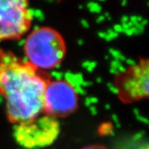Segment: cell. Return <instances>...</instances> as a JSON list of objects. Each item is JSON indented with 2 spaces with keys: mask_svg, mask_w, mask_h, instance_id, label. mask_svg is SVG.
I'll return each instance as SVG.
<instances>
[{
  "mask_svg": "<svg viewBox=\"0 0 149 149\" xmlns=\"http://www.w3.org/2000/svg\"><path fill=\"white\" fill-rule=\"evenodd\" d=\"M49 80L27 60L0 50V95L7 116L14 124L44 113V93Z\"/></svg>",
  "mask_w": 149,
  "mask_h": 149,
  "instance_id": "obj_1",
  "label": "cell"
},
{
  "mask_svg": "<svg viewBox=\"0 0 149 149\" xmlns=\"http://www.w3.org/2000/svg\"><path fill=\"white\" fill-rule=\"evenodd\" d=\"M64 38L56 30L43 27L31 32L24 43L27 61L37 69H53L61 63L65 55Z\"/></svg>",
  "mask_w": 149,
  "mask_h": 149,
  "instance_id": "obj_2",
  "label": "cell"
},
{
  "mask_svg": "<svg viewBox=\"0 0 149 149\" xmlns=\"http://www.w3.org/2000/svg\"><path fill=\"white\" fill-rule=\"evenodd\" d=\"M60 134V123L51 115L43 113L27 122L15 124L13 137L20 146L37 148L50 146Z\"/></svg>",
  "mask_w": 149,
  "mask_h": 149,
  "instance_id": "obj_3",
  "label": "cell"
},
{
  "mask_svg": "<svg viewBox=\"0 0 149 149\" xmlns=\"http://www.w3.org/2000/svg\"><path fill=\"white\" fill-rule=\"evenodd\" d=\"M32 15L23 0H0V42L15 40L28 32Z\"/></svg>",
  "mask_w": 149,
  "mask_h": 149,
  "instance_id": "obj_4",
  "label": "cell"
},
{
  "mask_svg": "<svg viewBox=\"0 0 149 149\" xmlns=\"http://www.w3.org/2000/svg\"><path fill=\"white\" fill-rule=\"evenodd\" d=\"M118 98L125 103L149 98V59L140 58L115 78Z\"/></svg>",
  "mask_w": 149,
  "mask_h": 149,
  "instance_id": "obj_5",
  "label": "cell"
},
{
  "mask_svg": "<svg viewBox=\"0 0 149 149\" xmlns=\"http://www.w3.org/2000/svg\"><path fill=\"white\" fill-rule=\"evenodd\" d=\"M44 113L54 118L64 117L75 111L78 95L74 87L65 80L47 83L44 93Z\"/></svg>",
  "mask_w": 149,
  "mask_h": 149,
  "instance_id": "obj_6",
  "label": "cell"
},
{
  "mask_svg": "<svg viewBox=\"0 0 149 149\" xmlns=\"http://www.w3.org/2000/svg\"><path fill=\"white\" fill-rule=\"evenodd\" d=\"M83 149H108L104 146H100V145H94V146H88L85 147Z\"/></svg>",
  "mask_w": 149,
  "mask_h": 149,
  "instance_id": "obj_7",
  "label": "cell"
},
{
  "mask_svg": "<svg viewBox=\"0 0 149 149\" xmlns=\"http://www.w3.org/2000/svg\"><path fill=\"white\" fill-rule=\"evenodd\" d=\"M138 118H139V120H140V121H142V122L143 123H147L148 124H149V120L147 118H144L143 116H138Z\"/></svg>",
  "mask_w": 149,
  "mask_h": 149,
  "instance_id": "obj_8",
  "label": "cell"
},
{
  "mask_svg": "<svg viewBox=\"0 0 149 149\" xmlns=\"http://www.w3.org/2000/svg\"><path fill=\"white\" fill-rule=\"evenodd\" d=\"M148 19H143L140 24H141L142 26H144V25H146V24H148Z\"/></svg>",
  "mask_w": 149,
  "mask_h": 149,
  "instance_id": "obj_9",
  "label": "cell"
},
{
  "mask_svg": "<svg viewBox=\"0 0 149 149\" xmlns=\"http://www.w3.org/2000/svg\"><path fill=\"white\" fill-rule=\"evenodd\" d=\"M134 112H135V113L139 116V111L138 110V109H134Z\"/></svg>",
  "mask_w": 149,
  "mask_h": 149,
  "instance_id": "obj_10",
  "label": "cell"
},
{
  "mask_svg": "<svg viewBox=\"0 0 149 149\" xmlns=\"http://www.w3.org/2000/svg\"><path fill=\"white\" fill-rule=\"evenodd\" d=\"M148 7H149V2H148Z\"/></svg>",
  "mask_w": 149,
  "mask_h": 149,
  "instance_id": "obj_11",
  "label": "cell"
}]
</instances>
